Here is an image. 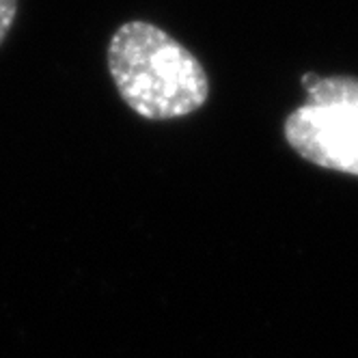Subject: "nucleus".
Here are the masks:
<instances>
[{
	"mask_svg": "<svg viewBox=\"0 0 358 358\" xmlns=\"http://www.w3.org/2000/svg\"><path fill=\"white\" fill-rule=\"evenodd\" d=\"M106 61L121 99L145 119L188 117L210 97L206 67L156 24L125 22L110 37Z\"/></svg>",
	"mask_w": 358,
	"mask_h": 358,
	"instance_id": "obj_1",
	"label": "nucleus"
},
{
	"mask_svg": "<svg viewBox=\"0 0 358 358\" xmlns=\"http://www.w3.org/2000/svg\"><path fill=\"white\" fill-rule=\"evenodd\" d=\"M304 91L285 119V141L306 162L358 177V78L315 76Z\"/></svg>",
	"mask_w": 358,
	"mask_h": 358,
	"instance_id": "obj_2",
	"label": "nucleus"
},
{
	"mask_svg": "<svg viewBox=\"0 0 358 358\" xmlns=\"http://www.w3.org/2000/svg\"><path fill=\"white\" fill-rule=\"evenodd\" d=\"M17 15V0H0V45L5 43Z\"/></svg>",
	"mask_w": 358,
	"mask_h": 358,
	"instance_id": "obj_3",
	"label": "nucleus"
}]
</instances>
